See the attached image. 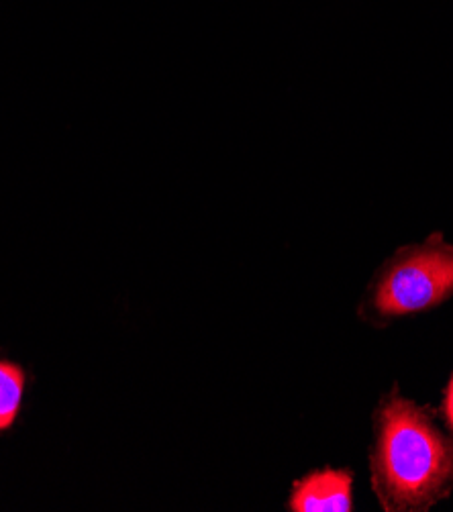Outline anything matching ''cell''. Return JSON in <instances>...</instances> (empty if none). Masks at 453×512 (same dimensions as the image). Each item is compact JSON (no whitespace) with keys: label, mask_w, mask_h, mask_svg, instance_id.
Listing matches in <instances>:
<instances>
[{"label":"cell","mask_w":453,"mask_h":512,"mask_svg":"<svg viewBox=\"0 0 453 512\" xmlns=\"http://www.w3.org/2000/svg\"><path fill=\"white\" fill-rule=\"evenodd\" d=\"M372 484L386 510H425L453 486V439L413 402L390 398L380 411Z\"/></svg>","instance_id":"1"},{"label":"cell","mask_w":453,"mask_h":512,"mask_svg":"<svg viewBox=\"0 0 453 512\" xmlns=\"http://www.w3.org/2000/svg\"><path fill=\"white\" fill-rule=\"evenodd\" d=\"M443 413H445V419L449 423V427L453 429V378L447 386V392H445V404H443Z\"/></svg>","instance_id":"5"},{"label":"cell","mask_w":453,"mask_h":512,"mask_svg":"<svg viewBox=\"0 0 453 512\" xmlns=\"http://www.w3.org/2000/svg\"><path fill=\"white\" fill-rule=\"evenodd\" d=\"M453 292V247L441 237L402 251L378 282L374 306L380 315H411L437 306Z\"/></svg>","instance_id":"2"},{"label":"cell","mask_w":453,"mask_h":512,"mask_svg":"<svg viewBox=\"0 0 453 512\" xmlns=\"http://www.w3.org/2000/svg\"><path fill=\"white\" fill-rule=\"evenodd\" d=\"M33 382L35 376L25 364L0 351V437H7L21 423Z\"/></svg>","instance_id":"4"},{"label":"cell","mask_w":453,"mask_h":512,"mask_svg":"<svg viewBox=\"0 0 453 512\" xmlns=\"http://www.w3.org/2000/svg\"><path fill=\"white\" fill-rule=\"evenodd\" d=\"M292 512H347L351 510V476L347 472H313L294 484L288 500Z\"/></svg>","instance_id":"3"}]
</instances>
